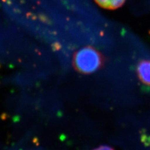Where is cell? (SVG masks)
Returning a JSON list of instances; mask_svg holds the SVG:
<instances>
[{"instance_id": "1", "label": "cell", "mask_w": 150, "mask_h": 150, "mask_svg": "<svg viewBox=\"0 0 150 150\" xmlns=\"http://www.w3.org/2000/svg\"><path fill=\"white\" fill-rule=\"evenodd\" d=\"M105 63V56L99 50L91 46H84L73 54L74 69L83 74H90L101 69Z\"/></svg>"}, {"instance_id": "2", "label": "cell", "mask_w": 150, "mask_h": 150, "mask_svg": "<svg viewBox=\"0 0 150 150\" xmlns=\"http://www.w3.org/2000/svg\"><path fill=\"white\" fill-rule=\"evenodd\" d=\"M136 72L139 81L144 86H150V60L140 61L137 66Z\"/></svg>"}, {"instance_id": "3", "label": "cell", "mask_w": 150, "mask_h": 150, "mask_svg": "<svg viewBox=\"0 0 150 150\" xmlns=\"http://www.w3.org/2000/svg\"><path fill=\"white\" fill-rule=\"evenodd\" d=\"M95 1L100 7L113 10L123 6L126 0H95Z\"/></svg>"}, {"instance_id": "4", "label": "cell", "mask_w": 150, "mask_h": 150, "mask_svg": "<svg viewBox=\"0 0 150 150\" xmlns=\"http://www.w3.org/2000/svg\"><path fill=\"white\" fill-rule=\"evenodd\" d=\"M93 150H115L112 147L108 146V145H101Z\"/></svg>"}]
</instances>
